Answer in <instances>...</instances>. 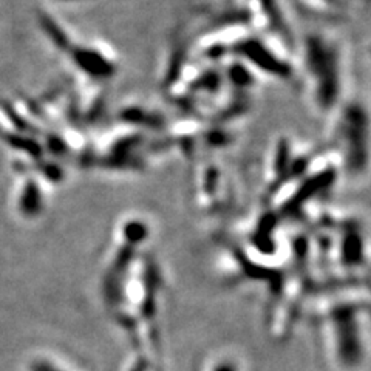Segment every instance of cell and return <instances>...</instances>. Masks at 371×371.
I'll return each mask as SVG.
<instances>
[{
    "instance_id": "6da1fadb",
    "label": "cell",
    "mask_w": 371,
    "mask_h": 371,
    "mask_svg": "<svg viewBox=\"0 0 371 371\" xmlns=\"http://www.w3.org/2000/svg\"><path fill=\"white\" fill-rule=\"evenodd\" d=\"M357 305H337L331 308L330 317L337 326L339 334V356L345 365H356L361 362V340L356 324Z\"/></svg>"
},
{
    "instance_id": "7a4b0ae2",
    "label": "cell",
    "mask_w": 371,
    "mask_h": 371,
    "mask_svg": "<svg viewBox=\"0 0 371 371\" xmlns=\"http://www.w3.org/2000/svg\"><path fill=\"white\" fill-rule=\"evenodd\" d=\"M330 48L325 47L324 42H313L311 48H308V54H311V64L319 79V96L320 102L331 104L333 98H336L337 80H336V58L328 52Z\"/></svg>"
},
{
    "instance_id": "3957f363",
    "label": "cell",
    "mask_w": 371,
    "mask_h": 371,
    "mask_svg": "<svg viewBox=\"0 0 371 371\" xmlns=\"http://www.w3.org/2000/svg\"><path fill=\"white\" fill-rule=\"evenodd\" d=\"M240 52L243 53L246 58H251L258 67L265 68V70L277 71L282 73V76H286V68H283L280 62H278L274 56H271L263 45H258L256 42H245L240 45Z\"/></svg>"
},
{
    "instance_id": "277c9868",
    "label": "cell",
    "mask_w": 371,
    "mask_h": 371,
    "mask_svg": "<svg viewBox=\"0 0 371 371\" xmlns=\"http://www.w3.org/2000/svg\"><path fill=\"white\" fill-rule=\"evenodd\" d=\"M144 284H146V295L141 306V313L144 315L146 320H152L155 315V291H157L161 284L159 272L153 262H146Z\"/></svg>"
},
{
    "instance_id": "5b68a950",
    "label": "cell",
    "mask_w": 371,
    "mask_h": 371,
    "mask_svg": "<svg viewBox=\"0 0 371 371\" xmlns=\"http://www.w3.org/2000/svg\"><path fill=\"white\" fill-rule=\"evenodd\" d=\"M342 262L344 265H359L362 262V246L361 238L357 237V234H350L348 237L344 241L342 247Z\"/></svg>"
},
{
    "instance_id": "8992f818",
    "label": "cell",
    "mask_w": 371,
    "mask_h": 371,
    "mask_svg": "<svg viewBox=\"0 0 371 371\" xmlns=\"http://www.w3.org/2000/svg\"><path fill=\"white\" fill-rule=\"evenodd\" d=\"M214 371H237V370H235V367L232 363L225 362V363H220L218 367H216Z\"/></svg>"
},
{
    "instance_id": "52a82bcc",
    "label": "cell",
    "mask_w": 371,
    "mask_h": 371,
    "mask_svg": "<svg viewBox=\"0 0 371 371\" xmlns=\"http://www.w3.org/2000/svg\"><path fill=\"white\" fill-rule=\"evenodd\" d=\"M146 370H147V362L144 361V359H141V361L132 368V371H146Z\"/></svg>"
},
{
    "instance_id": "ba28073f",
    "label": "cell",
    "mask_w": 371,
    "mask_h": 371,
    "mask_svg": "<svg viewBox=\"0 0 371 371\" xmlns=\"http://www.w3.org/2000/svg\"><path fill=\"white\" fill-rule=\"evenodd\" d=\"M41 371H56V370H52V368H42Z\"/></svg>"
}]
</instances>
